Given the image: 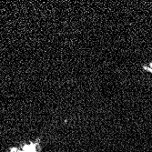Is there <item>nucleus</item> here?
<instances>
[{"mask_svg":"<svg viewBox=\"0 0 152 152\" xmlns=\"http://www.w3.org/2000/svg\"><path fill=\"white\" fill-rule=\"evenodd\" d=\"M142 69H143V71H145L148 74H152V62H149L148 64H143Z\"/></svg>","mask_w":152,"mask_h":152,"instance_id":"nucleus-2","label":"nucleus"},{"mask_svg":"<svg viewBox=\"0 0 152 152\" xmlns=\"http://www.w3.org/2000/svg\"><path fill=\"white\" fill-rule=\"evenodd\" d=\"M40 140H29L20 144L19 146L11 147L8 149V152H41Z\"/></svg>","mask_w":152,"mask_h":152,"instance_id":"nucleus-1","label":"nucleus"}]
</instances>
